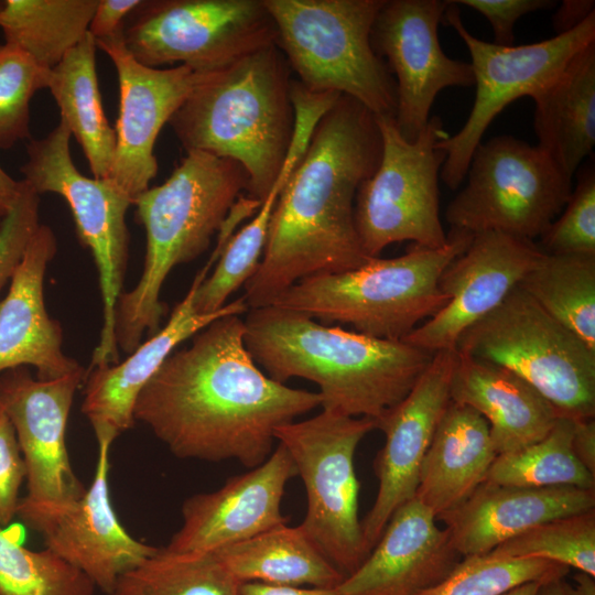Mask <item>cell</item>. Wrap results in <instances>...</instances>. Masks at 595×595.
<instances>
[{"mask_svg": "<svg viewBox=\"0 0 595 595\" xmlns=\"http://www.w3.org/2000/svg\"><path fill=\"white\" fill-rule=\"evenodd\" d=\"M140 2L141 0H98L88 32L95 40L116 34Z\"/></svg>", "mask_w": 595, "mask_h": 595, "instance_id": "ee69618b", "label": "cell"}, {"mask_svg": "<svg viewBox=\"0 0 595 595\" xmlns=\"http://www.w3.org/2000/svg\"><path fill=\"white\" fill-rule=\"evenodd\" d=\"M541 582H528L512 587L499 595H537Z\"/></svg>", "mask_w": 595, "mask_h": 595, "instance_id": "816d5d0a", "label": "cell"}, {"mask_svg": "<svg viewBox=\"0 0 595 595\" xmlns=\"http://www.w3.org/2000/svg\"><path fill=\"white\" fill-rule=\"evenodd\" d=\"M39 226L40 197L23 181L17 202L0 221V293L10 282Z\"/></svg>", "mask_w": 595, "mask_h": 595, "instance_id": "60d3db41", "label": "cell"}, {"mask_svg": "<svg viewBox=\"0 0 595 595\" xmlns=\"http://www.w3.org/2000/svg\"><path fill=\"white\" fill-rule=\"evenodd\" d=\"M244 322L246 348L267 376L281 383L310 380L320 389L322 410L353 418H381L410 392L434 355L275 305L248 310Z\"/></svg>", "mask_w": 595, "mask_h": 595, "instance_id": "3957f363", "label": "cell"}, {"mask_svg": "<svg viewBox=\"0 0 595 595\" xmlns=\"http://www.w3.org/2000/svg\"><path fill=\"white\" fill-rule=\"evenodd\" d=\"M595 576L582 571H577L573 578L576 583L574 587L569 585V595H595Z\"/></svg>", "mask_w": 595, "mask_h": 595, "instance_id": "681fc988", "label": "cell"}, {"mask_svg": "<svg viewBox=\"0 0 595 595\" xmlns=\"http://www.w3.org/2000/svg\"><path fill=\"white\" fill-rule=\"evenodd\" d=\"M531 98L538 145L572 178L595 144V42Z\"/></svg>", "mask_w": 595, "mask_h": 595, "instance_id": "83f0119b", "label": "cell"}, {"mask_svg": "<svg viewBox=\"0 0 595 595\" xmlns=\"http://www.w3.org/2000/svg\"><path fill=\"white\" fill-rule=\"evenodd\" d=\"M375 429L371 419L322 410L278 428L274 434L305 487L306 512L299 526L344 577L369 554L358 517L354 457L360 441Z\"/></svg>", "mask_w": 595, "mask_h": 595, "instance_id": "9c48e42d", "label": "cell"}, {"mask_svg": "<svg viewBox=\"0 0 595 595\" xmlns=\"http://www.w3.org/2000/svg\"><path fill=\"white\" fill-rule=\"evenodd\" d=\"M318 392L267 376L245 345V322L230 314L174 350L140 392L134 421L183 459L261 465L275 430L321 407Z\"/></svg>", "mask_w": 595, "mask_h": 595, "instance_id": "6da1fadb", "label": "cell"}, {"mask_svg": "<svg viewBox=\"0 0 595 595\" xmlns=\"http://www.w3.org/2000/svg\"><path fill=\"white\" fill-rule=\"evenodd\" d=\"M540 252L531 240L495 231L474 235L440 277L439 288L447 304L403 340L433 354L455 350L462 333L519 285Z\"/></svg>", "mask_w": 595, "mask_h": 595, "instance_id": "ffe728a7", "label": "cell"}, {"mask_svg": "<svg viewBox=\"0 0 595 595\" xmlns=\"http://www.w3.org/2000/svg\"><path fill=\"white\" fill-rule=\"evenodd\" d=\"M496 456L487 421L451 401L424 456L414 498L437 519L486 480Z\"/></svg>", "mask_w": 595, "mask_h": 595, "instance_id": "4316f807", "label": "cell"}, {"mask_svg": "<svg viewBox=\"0 0 595 595\" xmlns=\"http://www.w3.org/2000/svg\"><path fill=\"white\" fill-rule=\"evenodd\" d=\"M169 125L185 151L239 163L248 196L262 199L277 181L294 129L290 67L277 45L251 53L197 86Z\"/></svg>", "mask_w": 595, "mask_h": 595, "instance_id": "5b68a950", "label": "cell"}, {"mask_svg": "<svg viewBox=\"0 0 595 595\" xmlns=\"http://www.w3.org/2000/svg\"><path fill=\"white\" fill-rule=\"evenodd\" d=\"M446 7L441 0H383L371 28L375 53L396 76L393 120L409 141L429 122L442 89L474 85L470 64L448 57L441 47L437 29Z\"/></svg>", "mask_w": 595, "mask_h": 595, "instance_id": "9a60e30c", "label": "cell"}, {"mask_svg": "<svg viewBox=\"0 0 595 595\" xmlns=\"http://www.w3.org/2000/svg\"><path fill=\"white\" fill-rule=\"evenodd\" d=\"M595 509V490L572 486L518 487L484 482L439 517L462 558L490 553L543 522Z\"/></svg>", "mask_w": 595, "mask_h": 595, "instance_id": "d4e9b609", "label": "cell"}, {"mask_svg": "<svg viewBox=\"0 0 595 595\" xmlns=\"http://www.w3.org/2000/svg\"><path fill=\"white\" fill-rule=\"evenodd\" d=\"M0 526V595H95L91 580L47 550L33 551Z\"/></svg>", "mask_w": 595, "mask_h": 595, "instance_id": "d590c367", "label": "cell"}, {"mask_svg": "<svg viewBox=\"0 0 595 595\" xmlns=\"http://www.w3.org/2000/svg\"><path fill=\"white\" fill-rule=\"evenodd\" d=\"M26 479V468L15 431L0 409V526H8L20 504V488Z\"/></svg>", "mask_w": 595, "mask_h": 595, "instance_id": "b9f144b4", "label": "cell"}, {"mask_svg": "<svg viewBox=\"0 0 595 595\" xmlns=\"http://www.w3.org/2000/svg\"><path fill=\"white\" fill-rule=\"evenodd\" d=\"M241 595H338L336 588L279 586L257 582L241 584Z\"/></svg>", "mask_w": 595, "mask_h": 595, "instance_id": "7dc6e473", "label": "cell"}, {"mask_svg": "<svg viewBox=\"0 0 595 595\" xmlns=\"http://www.w3.org/2000/svg\"><path fill=\"white\" fill-rule=\"evenodd\" d=\"M593 0H564L553 15V25L558 34L566 33L582 24L595 13Z\"/></svg>", "mask_w": 595, "mask_h": 595, "instance_id": "bcb514c9", "label": "cell"}, {"mask_svg": "<svg viewBox=\"0 0 595 595\" xmlns=\"http://www.w3.org/2000/svg\"><path fill=\"white\" fill-rule=\"evenodd\" d=\"M48 73L17 46L0 44V149L30 139V102L47 88Z\"/></svg>", "mask_w": 595, "mask_h": 595, "instance_id": "f35d334b", "label": "cell"}, {"mask_svg": "<svg viewBox=\"0 0 595 595\" xmlns=\"http://www.w3.org/2000/svg\"><path fill=\"white\" fill-rule=\"evenodd\" d=\"M97 444L95 476L79 499L63 505L20 499L17 517L41 534L47 550L86 574L105 594L111 595L119 578L159 548L137 540L120 523L108 484L111 444Z\"/></svg>", "mask_w": 595, "mask_h": 595, "instance_id": "2e32d148", "label": "cell"}, {"mask_svg": "<svg viewBox=\"0 0 595 595\" xmlns=\"http://www.w3.org/2000/svg\"><path fill=\"white\" fill-rule=\"evenodd\" d=\"M488 554L543 559L595 576V509L538 524Z\"/></svg>", "mask_w": 595, "mask_h": 595, "instance_id": "8d00e7d4", "label": "cell"}, {"mask_svg": "<svg viewBox=\"0 0 595 595\" xmlns=\"http://www.w3.org/2000/svg\"><path fill=\"white\" fill-rule=\"evenodd\" d=\"M463 560L446 529L416 498L399 507L364 563L336 587L338 595H419Z\"/></svg>", "mask_w": 595, "mask_h": 595, "instance_id": "603a6c76", "label": "cell"}, {"mask_svg": "<svg viewBox=\"0 0 595 595\" xmlns=\"http://www.w3.org/2000/svg\"><path fill=\"white\" fill-rule=\"evenodd\" d=\"M572 450L577 459L595 475V421L573 420Z\"/></svg>", "mask_w": 595, "mask_h": 595, "instance_id": "f6af8a7d", "label": "cell"}, {"mask_svg": "<svg viewBox=\"0 0 595 595\" xmlns=\"http://www.w3.org/2000/svg\"><path fill=\"white\" fill-rule=\"evenodd\" d=\"M455 350L515 372L561 416L595 415V351L519 286L464 331Z\"/></svg>", "mask_w": 595, "mask_h": 595, "instance_id": "ba28073f", "label": "cell"}, {"mask_svg": "<svg viewBox=\"0 0 595 595\" xmlns=\"http://www.w3.org/2000/svg\"><path fill=\"white\" fill-rule=\"evenodd\" d=\"M23 187V181L13 180L0 166V221L11 210Z\"/></svg>", "mask_w": 595, "mask_h": 595, "instance_id": "c3c4849f", "label": "cell"}, {"mask_svg": "<svg viewBox=\"0 0 595 595\" xmlns=\"http://www.w3.org/2000/svg\"><path fill=\"white\" fill-rule=\"evenodd\" d=\"M241 584L214 552L159 548L122 575L111 595H241Z\"/></svg>", "mask_w": 595, "mask_h": 595, "instance_id": "836d02e7", "label": "cell"}, {"mask_svg": "<svg viewBox=\"0 0 595 595\" xmlns=\"http://www.w3.org/2000/svg\"><path fill=\"white\" fill-rule=\"evenodd\" d=\"M85 371L50 380L32 377L28 367L0 374V409L13 425L26 468L25 501L63 505L86 490L66 445L71 408Z\"/></svg>", "mask_w": 595, "mask_h": 595, "instance_id": "e0dca14e", "label": "cell"}, {"mask_svg": "<svg viewBox=\"0 0 595 595\" xmlns=\"http://www.w3.org/2000/svg\"><path fill=\"white\" fill-rule=\"evenodd\" d=\"M247 186L248 175L239 163L187 151L163 184L133 198L136 218L145 229L147 248L139 282L117 302L118 349L129 355L143 336L149 338L160 329L165 311L160 293L169 273L207 250Z\"/></svg>", "mask_w": 595, "mask_h": 595, "instance_id": "277c9868", "label": "cell"}, {"mask_svg": "<svg viewBox=\"0 0 595 595\" xmlns=\"http://www.w3.org/2000/svg\"><path fill=\"white\" fill-rule=\"evenodd\" d=\"M2 7H3V1L0 0V10H1Z\"/></svg>", "mask_w": 595, "mask_h": 595, "instance_id": "f5cc1de1", "label": "cell"}, {"mask_svg": "<svg viewBox=\"0 0 595 595\" xmlns=\"http://www.w3.org/2000/svg\"><path fill=\"white\" fill-rule=\"evenodd\" d=\"M473 237L451 230L441 248L412 245L396 258H372L353 270L307 277L271 305L327 324H347L370 337L403 340L447 304L439 288L440 277Z\"/></svg>", "mask_w": 595, "mask_h": 595, "instance_id": "8992f818", "label": "cell"}, {"mask_svg": "<svg viewBox=\"0 0 595 595\" xmlns=\"http://www.w3.org/2000/svg\"><path fill=\"white\" fill-rule=\"evenodd\" d=\"M482 13L493 28L494 44L500 46L513 45V28L522 15L554 7L549 0H454Z\"/></svg>", "mask_w": 595, "mask_h": 595, "instance_id": "7bdbcfd3", "label": "cell"}, {"mask_svg": "<svg viewBox=\"0 0 595 595\" xmlns=\"http://www.w3.org/2000/svg\"><path fill=\"white\" fill-rule=\"evenodd\" d=\"M218 258L212 252L164 327L141 343L125 360L85 371L82 412L91 424L97 443L112 444L117 436L133 426V410L140 392L181 343L219 317L248 312L242 296L213 313L195 311V292Z\"/></svg>", "mask_w": 595, "mask_h": 595, "instance_id": "7402d4cb", "label": "cell"}, {"mask_svg": "<svg viewBox=\"0 0 595 595\" xmlns=\"http://www.w3.org/2000/svg\"><path fill=\"white\" fill-rule=\"evenodd\" d=\"M392 117H376L381 156L358 187L355 226L370 258L396 242L435 249L447 242L440 218L439 177L446 154L436 143L448 134L434 116L416 139H404Z\"/></svg>", "mask_w": 595, "mask_h": 595, "instance_id": "8fae6325", "label": "cell"}, {"mask_svg": "<svg viewBox=\"0 0 595 595\" xmlns=\"http://www.w3.org/2000/svg\"><path fill=\"white\" fill-rule=\"evenodd\" d=\"M570 570L536 558H463L451 575L419 595H499L528 582L564 578Z\"/></svg>", "mask_w": 595, "mask_h": 595, "instance_id": "74e56055", "label": "cell"}, {"mask_svg": "<svg viewBox=\"0 0 595 595\" xmlns=\"http://www.w3.org/2000/svg\"><path fill=\"white\" fill-rule=\"evenodd\" d=\"M455 356L456 350L434 353L410 392L375 421L385 434V444L374 463L378 491L361 521L368 553L394 511L415 496L424 456L451 402Z\"/></svg>", "mask_w": 595, "mask_h": 595, "instance_id": "d6986e66", "label": "cell"}, {"mask_svg": "<svg viewBox=\"0 0 595 595\" xmlns=\"http://www.w3.org/2000/svg\"><path fill=\"white\" fill-rule=\"evenodd\" d=\"M569 583L564 578H555L541 583L537 595H569Z\"/></svg>", "mask_w": 595, "mask_h": 595, "instance_id": "f907efd6", "label": "cell"}, {"mask_svg": "<svg viewBox=\"0 0 595 595\" xmlns=\"http://www.w3.org/2000/svg\"><path fill=\"white\" fill-rule=\"evenodd\" d=\"M573 419L559 416L540 441L498 454L486 480L518 487L572 486L595 490L593 475L572 450Z\"/></svg>", "mask_w": 595, "mask_h": 595, "instance_id": "e575fe53", "label": "cell"}, {"mask_svg": "<svg viewBox=\"0 0 595 595\" xmlns=\"http://www.w3.org/2000/svg\"><path fill=\"white\" fill-rule=\"evenodd\" d=\"M263 2L275 24L277 46L304 88L346 95L376 117L394 118V78L370 42L383 0Z\"/></svg>", "mask_w": 595, "mask_h": 595, "instance_id": "52a82bcc", "label": "cell"}, {"mask_svg": "<svg viewBox=\"0 0 595 595\" xmlns=\"http://www.w3.org/2000/svg\"><path fill=\"white\" fill-rule=\"evenodd\" d=\"M98 0H3L6 43L44 69L55 67L88 32Z\"/></svg>", "mask_w": 595, "mask_h": 595, "instance_id": "1f68e13d", "label": "cell"}, {"mask_svg": "<svg viewBox=\"0 0 595 595\" xmlns=\"http://www.w3.org/2000/svg\"><path fill=\"white\" fill-rule=\"evenodd\" d=\"M450 393L451 401L470 407L487 421L497 455L540 441L561 416L515 372L457 351Z\"/></svg>", "mask_w": 595, "mask_h": 595, "instance_id": "484cf974", "label": "cell"}, {"mask_svg": "<svg viewBox=\"0 0 595 595\" xmlns=\"http://www.w3.org/2000/svg\"><path fill=\"white\" fill-rule=\"evenodd\" d=\"M314 128L315 122L310 117L295 118L291 144L275 183L251 220L229 239L210 275L198 285L194 296V309L197 313H213L224 307L228 298L256 272L279 195L303 158Z\"/></svg>", "mask_w": 595, "mask_h": 595, "instance_id": "4dcf8cb0", "label": "cell"}, {"mask_svg": "<svg viewBox=\"0 0 595 595\" xmlns=\"http://www.w3.org/2000/svg\"><path fill=\"white\" fill-rule=\"evenodd\" d=\"M96 41L89 32L48 73L47 88L61 120L82 147L95 178L110 177L116 132L105 115L96 72Z\"/></svg>", "mask_w": 595, "mask_h": 595, "instance_id": "f546056e", "label": "cell"}, {"mask_svg": "<svg viewBox=\"0 0 595 595\" xmlns=\"http://www.w3.org/2000/svg\"><path fill=\"white\" fill-rule=\"evenodd\" d=\"M56 251L53 230L40 224L0 301V374L31 366L50 380L83 368L63 353L62 326L45 309L44 277Z\"/></svg>", "mask_w": 595, "mask_h": 595, "instance_id": "cb8c5ba5", "label": "cell"}, {"mask_svg": "<svg viewBox=\"0 0 595 595\" xmlns=\"http://www.w3.org/2000/svg\"><path fill=\"white\" fill-rule=\"evenodd\" d=\"M71 132L60 121L44 138L31 140L21 167L22 181L37 195L55 193L72 212L76 232L91 252L99 275L102 326L88 368L119 363L115 313L122 293L129 255L126 213L132 198L110 178L83 175L73 162Z\"/></svg>", "mask_w": 595, "mask_h": 595, "instance_id": "7c38bea8", "label": "cell"}, {"mask_svg": "<svg viewBox=\"0 0 595 595\" xmlns=\"http://www.w3.org/2000/svg\"><path fill=\"white\" fill-rule=\"evenodd\" d=\"M467 183L448 204L451 230L487 231L533 239L563 210L572 178L540 145L511 136L479 143L472 154Z\"/></svg>", "mask_w": 595, "mask_h": 595, "instance_id": "30bf717a", "label": "cell"}, {"mask_svg": "<svg viewBox=\"0 0 595 595\" xmlns=\"http://www.w3.org/2000/svg\"><path fill=\"white\" fill-rule=\"evenodd\" d=\"M545 253L595 257V170L588 163L578 172L577 184L563 208L540 236Z\"/></svg>", "mask_w": 595, "mask_h": 595, "instance_id": "ab89813d", "label": "cell"}, {"mask_svg": "<svg viewBox=\"0 0 595 595\" xmlns=\"http://www.w3.org/2000/svg\"><path fill=\"white\" fill-rule=\"evenodd\" d=\"M115 65L120 88L116 150L110 180L133 201L158 173L156 138L191 93L214 73L177 65L150 67L125 46L122 29L95 40Z\"/></svg>", "mask_w": 595, "mask_h": 595, "instance_id": "ac0fdd59", "label": "cell"}, {"mask_svg": "<svg viewBox=\"0 0 595 595\" xmlns=\"http://www.w3.org/2000/svg\"><path fill=\"white\" fill-rule=\"evenodd\" d=\"M443 21L465 43L476 86L475 100L462 129L436 143L446 154L440 176L451 190H456L467 174L474 150L497 115L518 98L532 97L580 51L595 42V13L566 33L518 46H500L473 35L454 1H447Z\"/></svg>", "mask_w": 595, "mask_h": 595, "instance_id": "5bb4252c", "label": "cell"}, {"mask_svg": "<svg viewBox=\"0 0 595 595\" xmlns=\"http://www.w3.org/2000/svg\"><path fill=\"white\" fill-rule=\"evenodd\" d=\"M263 0H141L122 26L126 48L139 63H180L214 73L277 45Z\"/></svg>", "mask_w": 595, "mask_h": 595, "instance_id": "4fadbf2b", "label": "cell"}, {"mask_svg": "<svg viewBox=\"0 0 595 595\" xmlns=\"http://www.w3.org/2000/svg\"><path fill=\"white\" fill-rule=\"evenodd\" d=\"M518 286L595 351V257L541 250Z\"/></svg>", "mask_w": 595, "mask_h": 595, "instance_id": "d6a6232c", "label": "cell"}, {"mask_svg": "<svg viewBox=\"0 0 595 595\" xmlns=\"http://www.w3.org/2000/svg\"><path fill=\"white\" fill-rule=\"evenodd\" d=\"M210 552L241 583L336 588L345 578L300 526L281 524Z\"/></svg>", "mask_w": 595, "mask_h": 595, "instance_id": "f1b7e54d", "label": "cell"}, {"mask_svg": "<svg viewBox=\"0 0 595 595\" xmlns=\"http://www.w3.org/2000/svg\"><path fill=\"white\" fill-rule=\"evenodd\" d=\"M376 116L340 95L321 118L274 206L264 250L245 283L248 309L271 305L302 279L368 262L355 226L359 185L378 166Z\"/></svg>", "mask_w": 595, "mask_h": 595, "instance_id": "7a4b0ae2", "label": "cell"}, {"mask_svg": "<svg viewBox=\"0 0 595 595\" xmlns=\"http://www.w3.org/2000/svg\"><path fill=\"white\" fill-rule=\"evenodd\" d=\"M294 476L295 465L279 443L261 465L228 478L217 490L187 498L182 506V526L164 549L210 552L286 524L281 504Z\"/></svg>", "mask_w": 595, "mask_h": 595, "instance_id": "44dd1931", "label": "cell"}]
</instances>
